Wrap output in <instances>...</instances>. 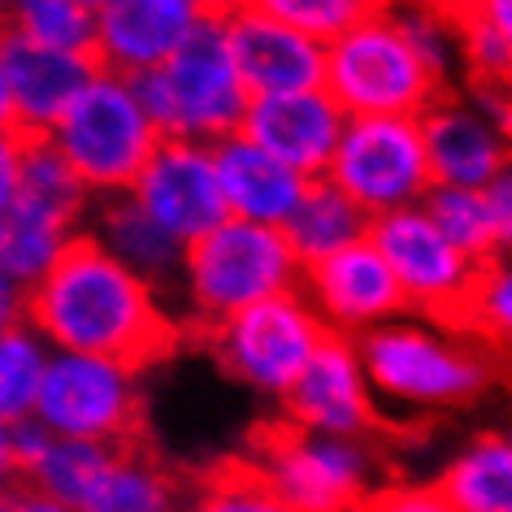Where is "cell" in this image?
<instances>
[{"label":"cell","instance_id":"cell-6","mask_svg":"<svg viewBox=\"0 0 512 512\" xmlns=\"http://www.w3.org/2000/svg\"><path fill=\"white\" fill-rule=\"evenodd\" d=\"M322 92L343 118H421L447 87L421 66L387 14H361L326 44Z\"/></svg>","mask_w":512,"mask_h":512},{"label":"cell","instance_id":"cell-11","mask_svg":"<svg viewBox=\"0 0 512 512\" xmlns=\"http://www.w3.org/2000/svg\"><path fill=\"white\" fill-rule=\"evenodd\" d=\"M204 335H209V348L230 378L283 400L317 352V343L326 339V326L317 322V313L304 304L300 291H287V296L261 300L209 326Z\"/></svg>","mask_w":512,"mask_h":512},{"label":"cell","instance_id":"cell-31","mask_svg":"<svg viewBox=\"0 0 512 512\" xmlns=\"http://www.w3.org/2000/svg\"><path fill=\"white\" fill-rule=\"evenodd\" d=\"M508 326H512V278H508V265L504 261H486L478 278H473L469 296H465V309H460V330L491 348H504L508 339Z\"/></svg>","mask_w":512,"mask_h":512},{"label":"cell","instance_id":"cell-37","mask_svg":"<svg viewBox=\"0 0 512 512\" xmlns=\"http://www.w3.org/2000/svg\"><path fill=\"white\" fill-rule=\"evenodd\" d=\"M18 322H27V287L0 270V330L18 326Z\"/></svg>","mask_w":512,"mask_h":512},{"label":"cell","instance_id":"cell-3","mask_svg":"<svg viewBox=\"0 0 512 512\" xmlns=\"http://www.w3.org/2000/svg\"><path fill=\"white\" fill-rule=\"evenodd\" d=\"M131 87L161 139H191V144H217L235 135L252 100L230 61L222 22L213 18H200L183 48L165 66L135 74Z\"/></svg>","mask_w":512,"mask_h":512},{"label":"cell","instance_id":"cell-9","mask_svg":"<svg viewBox=\"0 0 512 512\" xmlns=\"http://www.w3.org/2000/svg\"><path fill=\"white\" fill-rule=\"evenodd\" d=\"M31 417L53 439L135 447V443H144L139 374L118 361H105V356L53 352Z\"/></svg>","mask_w":512,"mask_h":512},{"label":"cell","instance_id":"cell-8","mask_svg":"<svg viewBox=\"0 0 512 512\" xmlns=\"http://www.w3.org/2000/svg\"><path fill=\"white\" fill-rule=\"evenodd\" d=\"M87 204L92 196L66 170V161L44 139H31L22 152L18 191L0 209V270L22 287H35L83 235Z\"/></svg>","mask_w":512,"mask_h":512},{"label":"cell","instance_id":"cell-43","mask_svg":"<svg viewBox=\"0 0 512 512\" xmlns=\"http://www.w3.org/2000/svg\"><path fill=\"white\" fill-rule=\"evenodd\" d=\"M430 5L439 9L443 18H452V14H460V9H473V5H478V0H430Z\"/></svg>","mask_w":512,"mask_h":512},{"label":"cell","instance_id":"cell-15","mask_svg":"<svg viewBox=\"0 0 512 512\" xmlns=\"http://www.w3.org/2000/svg\"><path fill=\"white\" fill-rule=\"evenodd\" d=\"M300 296L326 326V335L361 339L369 330L404 317V296L395 287L387 261L374 252V243L361 239L352 248L300 270Z\"/></svg>","mask_w":512,"mask_h":512},{"label":"cell","instance_id":"cell-28","mask_svg":"<svg viewBox=\"0 0 512 512\" xmlns=\"http://www.w3.org/2000/svg\"><path fill=\"white\" fill-rule=\"evenodd\" d=\"M5 31L40 48L92 57L96 9L79 5V0H5Z\"/></svg>","mask_w":512,"mask_h":512},{"label":"cell","instance_id":"cell-13","mask_svg":"<svg viewBox=\"0 0 512 512\" xmlns=\"http://www.w3.org/2000/svg\"><path fill=\"white\" fill-rule=\"evenodd\" d=\"M417 126L430 165V187L482 191L491 178L508 174V109L499 92H482V100L439 92Z\"/></svg>","mask_w":512,"mask_h":512},{"label":"cell","instance_id":"cell-38","mask_svg":"<svg viewBox=\"0 0 512 512\" xmlns=\"http://www.w3.org/2000/svg\"><path fill=\"white\" fill-rule=\"evenodd\" d=\"M9 512H74V508H66V504H57V499H48V495H40L35 486H14L9 491Z\"/></svg>","mask_w":512,"mask_h":512},{"label":"cell","instance_id":"cell-27","mask_svg":"<svg viewBox=\"0 0 512 512\" xmlns=\"http://www.w3.org/2000/svg\"><path fill=\"white\" fill-rule=\"evenodd\" d=\"M113 456H118V447H105V443L48 439L44 456L22 473V486H35L40 495L79 512V504L92 495V486L100 482V473L109 469Z\"/></svg>","mask_w":512,"mask_h":512},{"label":"cell","instance_id":"cell-17","mask_svg":"<svg viewBox=\"0 0 512 512\" xmlns=\"http://www.w3.org/2000/svg\"><path fill=\"white\" fill-rule=\"evenodd\" d=\"M343 122H348L343 109L322 87H313V92L252 96L248 109H243L239 135L313 183V178H326V165L335 157Z\"/></svg>","mask_w":512,"mask_h":512},{"label":"cell","instance_id":"cell-20","mask_svg":"<svg viewBox=\"0 0 512 512\" xmlns=\"http://www.w3.org/2000/svg\"><path fill=\"white\" fill-rule=\"evenodd\" d=\"M0 61L14 100V131L27 139H44L53 131V122L96 74V61L87 53H57L9 31L0 35Z\"/></svg>","mask_w":512,"mask_h":512},{"label":"cell","instance_id":"cell-24","mask_svg":"<svg viewBox=\"0 0 512 512\" xmlns=\"http://www.w3.org/2000/svg\"><path fill=\"white\" fill-rule=\"evenodd\" d=\"M365 230H369V217L330 178H313V183H304L300 204L283 222V239L304 270V265H317L326 256L361 243Z\"/></svg>","mask_w":512,"mask_h":512},{"label":"cell","instance_id":"cell-19","mask_svg":"<svg viewBox=\"0 0 512 512\" xmlns=\"http://www.w3.org/2000/svg\"><path fill=\"white\" fill-rule=\"evenodd\" d=\"M222 35L248 96H283L322 87L326 48L304 40L300 31L283 27V22L256 14V9H239L222 22Z\"/></svg>","mask_w":512,"mask_h":512},{"label":"cell","instance_id":"cell-10","mask_svg":"<svg viewBox=\"0 0 512 512\" xmlns=\"http://www.w3.org/2000/svg\"><path fill=\"white\" fill-rule=\"evenodd\" d=\"M326 178L365 217L413 209L430 191L417 118H348Z\"/></svg>","mask_w":512,"mask_h":512},{"label":"cell","instance_id":"cell-12","mask_svg":"<svg viewBox=\"0 0 512 512\" xmlns=\"http://www.w3.org/2000/svg\"><path fill=\"white\" fill-rule=\"evenodd\" d=\"M365 239L374 243V252L387 261L408 313H421V322L460 330V309H465V296H469L482 265L469 261L465 252H456L452 243L430 226L421 204L369 217Z\"/></svg>","mask_w":512,"mask_h":512},{"label":"cell","instance_id":"cell-46","mask_svg":"<svg viewBox=\"0 0 512 512\" xmlns=\"http://www.w3.org/2000/svg\"><path fill=\"white\" fill-rule=\"evenodd\" d=\"M79 5H87V9H100V5H105V0H79Z\"/></svg>","mask_w":512,"mask_h":512},{"label":"cell","instance_id":"cell-14","mask_svg":"<svg viewBox=\"0 0 512 512\" xmlns=\"http://www.w3.org/2000/svg\"><path fill=\"white\" fill-rule=\"evenodd\" d=\"M283 421L330 439H378L387 421L374 408V391L365 382L356 343L343 335H326L283 395Z\"/></svg>","mask_w":512,"mask_h":512},{"label":"cell","instance_id":"cell-34","mask_svg":"<svg viewBox=\"0 0 512 512\" xmlns=\"http://www.w3.org/2000/svg\"><path fill=\"white\" fill-rule=\"evenodd\" d=\"M456 31V53L469 61V70L491 87L508 79L512 66V31H499L495 22H486L478 9H460V14L447 18Z\"/></svg>","mask_w":512,"mask_h":512},{"label":"cell","instance_id":"cell-42","mask_svg":"<svg viewBox=\"0 0 512 512\" xmlns=\"http://www.w3.org/2000/svg\"><path fill=\"white\" fill-rule=\"evenodd\" d=\"M14 126V100H9V79H5V61H0V131Z\"/></svg>","mask_w":512,"mask_h":512},{"label":"cell","instance_id":"cell-47","mask_svg":"<svg viewBox=\"0 0 512 512\" xmlns=\"http://www.w3.org/2000/svg\"><path fill=\"white\" fill-rule=\"evenodd\" d=\"M0 35H5V0H0Z\"/></svg>","mask_w":512,"mask_h":512},{"label":"cell","instance_id":"cell-2","mask_svg":"<svg viewBox=\"0 0 512 512\" xmlns=\"http://www.w3.org/2000/svg\"><path fill=\"white\" fill-rule=\"evenodd\" d=\"M369 391L408 408H460L486 395L499 378L495 348L452 326L421 317L395 322L352 339Z\"/></svg>","mask_w":512,"mask_h":512},{"label":"cell","instance_id":"cell-21","mask_svg":"<svg viewBox=\"0 0 512 512\" xmlns=\"http://www.w3.org/2000/svg\"><path fill=\"white\" fill-rule=\"evenodd\" d=\"M209 152H213V174H217L226 217L283 230V222L300 204L309 178H300L296 170H287L283 161H274L270 152L248 144L239 131L209 144Z\"/></svg>","mask_w":512,"mask_h":512},{"label":"cell","instance_id":"cell-29","mask_svg":"<svg viewBox=\"0 0 512 512\" xmlns=\"http://www.w3.org/2000/svg\"><path fill=\"white\" fill-rule=\"evenodd\" d=\"M48 356H53V348L27 322L0 330V421L5 426H18L35 413Z\"/></svg>","mask_w":512,"mask_h":512},{"label":"cell","instance_id":"cell-40","mask_svg":"<svg viewBox=\"0 0 512 512\" xmlns=\"http://www.w3.org/2000/svg\"><path fill=\"white\" fill-rule=\"evenodd\" d=\"M473 9H478L486 22H495L499 31H512V0H478Z\"/></svg>","mask_w":512,"mask_h":512},{"label":"cell","instance_id":"cell-16","mask_svg":"<svg viewBox=\"0 0 512 512\" xmlns=\"http://www.w3.org/2000/svg\"><path fill=\"white\" fill-rule=\"evenodd\" d=\"M126 196L183 248L226 222V204L213 174V152L209 144H191V139H161Z\"/></svg>","mask_w":512,"mask_h":512},{"label":"cell","instance_id":"cell-30","mask_svg":"<svg viewBox=\"0 0 512 512\" xmlns=\"http://www.w3.org/2000/svg\"><path fill=\"white\" fill-rule=\"evenodd\" d=\"M187 512H287L278 495L256 478L248 460H222L191 478V504Z\"/></svg>","mask_w":512,"mask_h":512},{"label":"cell","instance_id":"cell-39","mask_svg":"<svg viewBox=\"0 0 512 512\" xmlns=\"http://www.w3.org/2000/svg\"><path fill=\"white\" fill-rule=\"evenodd\" d=\"M18 486V465H14V443H9V426L0 421V491Z\"/></svg>","mask_w":512,"mask_h":512},{"label":"cell","instance_id":"cell-44","mask_svg":"<svg viewBox=\"0 0 512 512\" xmlns=\"http://www.w3.org/2000/svg\"><path fill=\"white\" fill-rule=\"evenodd\" d=\"M356 5H361V14H387V9L404 5V0H356Z\"/></svg>","mask_w":512,"mask_h":512},{"label":"cell","instance_id":"cell-5","mask_svg":"<svg viewBox=\"0 0 512 512\" xmlns=\"http://www.w3.org/2000/svg\"><path fill=\"white\" fill-rule=\"evenodd\" d=\"M178 287H183L187 309L200 322V330H209L226 317L252 309V304L296 291L300 261L287 248L283 230L226 217L204 239L187 243Z\"/></svg>","mask_w":512,"mask_h":512},{"label":"cell","instance_id":"cell-7","mask_svg":"<svg viewBox=\"0 0 512 512\" xmlns=\"http://www.w3.org/2000/svg\"><path fill=\"white\" fill-rule=\"evenodd\" d=\"M243 460L287 512H356L378 478V452L365 439H330L291 421H270L248 439Z\"/></svg>","mask_w":512,"mask_h":512},{"label":"cell","instance_id":"cell-33","mask_svg":"<svg viewBox=\"0 0 512 512\" xmlns=\"http://www.w3.org/2000/svg\"><path fill=\"white\" fill-rule=\"evenodd\" d=\"M248 9L283 22V27L300 31L304 40H313L322 48L330 40H339V35L361 18V5H356V0H248Z\"/></svg>","mask_w":512,"mask_h":512},{"label":"cell","instance_id":"cell-35","mask_svg":"<svg viewBox=\"0 0 512 512\" xmlns=\"http://www.w3.org/2000/svg\"><path fill=\"white\" fill-rule=\"evenodd\" d=\"M356 512H452L434 482H382Z\"/></svg>","mask_w":512,"mask_h":512},{"label":"cell","instance_id":"cell-18","mask_svg":"<svg viewBox=\"0 0 512 512\" xmlns=\"http://www.w3.org/2000/svg\"><path fill=\"white\" fill-rule=\"evenodd\" d=\"M196 22V0H105L96 9L92 61L96 70L135 79L165 66L196 31Z\"/></svg>","mask_w":512,"mask_h":512},{"label":"cell","instance_id":"cell-41","mask_svg":"<svg viewBox=\"0 0 512 512\" xmlns=\"http://www.w3.org/2000/svg\"><path fill=\"white\" fill-rule=\"evenodd\" d=\"M200 18H213V22H226L230 14H239V9H248V0H196Z\"/></svg>","mask_w":512,"mask_h":512},{"label":"cell","instance_id":"cell-23","mask_svg":"<svg viewBox=\"0 0 512 512\" xmlns=\"http://www.w3.org/2000/svg\"><path fill=\"white\" fill-rule=\"evenodd\" d=\"M191 478L152 456L148 443L118 447L79 512H187Z\"/></svg>","mask_w":512,"mask_h":512},{"label":"cell","instance_id":"cell-45","mask_svg":"<svg viewBox=\"0 0 512 512\" xmlns=\"http://www.w3.org/2000/svg\"><path fill=\"white\" fill-rule=\"evenodd\" d=\"M0 512H9V491H0Z\"/></svg>","mask_w":512,"mask_h":512},{"label":"cell","instance_id":"cell-32","mask_svg":"<svg viewBox=\"0 0 512 512\" xmlns=\"http://www.w3.org/2000/svg\"><path fill=\"white\" fill-rule=\"evenodd\" d=\"M391 18H395V27H400V35L408 40V48L417 53L421 66H426L434 79L447 87L452 66H456V31H452V22H447L430 0H404V5L391 9Z\"/></svg>","mask_w":512,"mask_h":512},{"label":"cell","instance_id":"cell-4","mask_svg":"<svg viewBox=\"0 0 512 512\" xmlns=\"http://www.w3.org/2000/svg\"><path fill=\"white\" fill-rule=\"evenodd\" d=\"M44 144L66 161V170L79 178L87 196L109 200L131 191L135 174L157 152L161 135L135 100L131 79L96 70L83 92L66 105V113L53 122Z\"/></svg>","mask_w":512,"mask_h":512},{"label":"cell","instance_id":"cell-1","mask_svg":"<svg viewBox=\"0 0 512 512\" xmlns=\"http://www.w3.org/2000/svg\"><path fill=\"white\" fill-rule=\"evenodd\" d=\"M27 326L53 352L105 356L135 374L178 343V322L165 313V300L122 270L87 230L40 283L27 287Z\"/></svg>","mask_w":512,"mask_h":512},{"label":"cell","instance_id":"cell-22","mask_svg":"<svg viewBox=\"0 0 512 512\" xmlns=\"http://www.w3.org/2000/svg\"><path fill=\"white\" fill-rule=\"evenodd\" d=\"M122 270H131L139 283H148L157 296L178 287L183 278V243L152 222L131 196H109L96 213V230H87Z\"/></svg>","mask_w":512,"mask_h":512},{"label":"cell","instance_id":"cell-26","mask_svg":"<svg viewBox=\"0 0 512 512\" xmlns=\"http://www.w3.org/2000/svg\"><path fill=\"white\" fill-rule=\"evenodd\" d=\"M421 213L430 217V226L452 243L456 252H465L469 261H504V248L512 239L508 226H499L495 209L486 204L482 191L465 187H430L421 200Z\"/></svg>","mask_w":512,"mask_h":512},{"label":"cell","instance_id":"cell-36","mask_svg":"<svg viewBox=\"0 0 512 512\" xmlns=\"http://www.w3.org/2000/svg\"><path fill=\"white\" fill-rule=\"evenodd\" d=\"M31 139L18 135L14 126L9 131H0V209H5L9 200H14L18 191V174H22V152H27Z\"/></svg>","mask_w":512,"mask_h":512},{"label":"cell","instance_id":"cell-25","mask_svg":"<svg viewBox=\"0 0 512 512\" xmlns=\"http://www.w3.org/2000/svg\"><path fill=\"white\" fill-rule=\"evenodd\" d=\"M452 512H512V443L508 434H478L434 482Z\"/></svg>","mask_w":512,"mask_h":512}]
</instances>
